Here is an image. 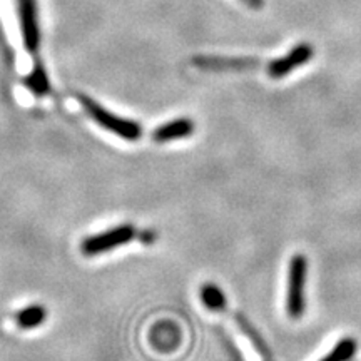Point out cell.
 <instances>
[{
	"label": "cell",
	"mask_w": 361,
	"mask_h": 361,
	"mask_svg": "<svg viewBox=\"0 0 361 361\" xmlns=\"http://www.w3.org/2000/svg\"><path fill=\"white\" fill-rule=\"evenodd\" d=\"M243 2H245L246 6L251 7V8H259V7H263V0H243Z\"/></svg>",
	"instance_id": "13"
},
{
	"label": "cell",
	"mask_w": 361,
	"mask_h": 361,
	"mask_svg": "<svg viewBox=\"0 0 361 361\" xmlns=\"http://www.w3.org/2000/svg\"><path fill=\"white\" fill-rule=\"evenodd\" d=\"M269 361H273V360H269Z\"/></svg>",
	"instance_id": "14"
},
{
	"label": "cell",
	"mask_w": 361,
	"mask_h": 361,
	"mask_svg": "<svg viewBox=\"0 0 361 361\" xmlns=\"http://www.w3.org/2000/svg\"><path fill=\"white\" fill-rule=\"evenodd\" d=\"M194 133V123L191 119H176L171 123L162 124L161 128H157L152 134V139L156 142H169V141H178V139L189 137Z\"/></svg>",
	"instance_id": "7"
},
{
	"label": "cell",
	"mask_w": 361,
	"mask_h": 361,
	"mask_svg": "<svg viewBox=\"0 0 361 361\" xmlns=\"http://www.w3.org/2000/svg\"><path fill=\"white\" fill-rule=\"evenodd\" d=\"M313 57V47L310 44H300L295 49H291L290 54L284 57H279L276 61L268 64V74L273 79H281L290 74L291 71L298 69L300 66L306 64Z\"/></svg>",
	"instance_id": "4"
},
{
	"label": "cell",
	"mask_w": 361,
	"mask_h": 361,
	"mask_svg": "<svg viewBox=\"0 0 361 361\" xmlns=\"http://www.w3.org/2000/svg\"><path fill=\"white\" fill-rule=\"evenodd\" d=\"M45 316H47V311H45L42 305L27 306V308L19 311V314H17V324L22 329L37 328L44 323Z\"/></svg>",
	"instance_id": "9"
},
{
	"label": "cell",
	"mask_w": 361,
	"mask_h": 361,
	"mask_svg": "<svg viewBox=\"0 0 361 361\" xmlns=\"http://www.w3.org/2000/svg\"><path fill=\"white\" fill-rule=\"evenodd\" d=\"M192 62L204 71H247L261 64L251 57H194Z\"/></svg>",
	"instance_id": "6"
},
{
	"label": "cell",
	"mask_w": 361,
	"mask_h": 361,
	"mask_svg": "<svg viewBox=\"0 0 361 361\" xmlns=\"http://www.w3.org/2000/svg\"><path fill=\"white\" fill-rule=\"evenodd\" d=\"M201 300L206 308L211 311H224L226 305H228L224 293L221 291L216 284H209V283L201 288Z\"/></svg>",
	"instance_id": "10"
},
{
	"label": "cell",
	"mask_w": 361,
	"mask_h": 361,
	"mask_svg": "<svg viewBox=\"0 0 361 361\" xmlns=\"http://www.w3.org/2000/svg\"><path fill=\"white\" fill-rule=\"evenodd\" d=\"M20 27L22 37H24L25 47L30 52H35L39 47V24L37 13H35V0H19Z\"/></svg>",
	"instance_id": "5"
},
{
	"label": "cell",
	"mask_w": 361,
	"mask_h": 361,
	"mask_svg": "<svg viewBox=\"0 0 361 361\" xmlns=\"http://www.w3.org/2000/svg\"><path fill=\"white\" fill-rule=\"evenodd\" d=\"M356 348H358V345H356L353 338H345V340L338 343L335 348L329 351V353L319 361H348L353 358V355L356 353Z\"/></svg>",
	"instance_id": "12"
},
{
	"label": "cell",
	"mask_w": 361,
	"mask_h": 361,
	"mask_svg": "<svg viewBox=\"0 0 361 361\" xmlns=\"http://www.w3.org/2000/svg\"><path fill=\"white\" fill-rule=\"evenodd\" d=\"M308 274V261L303 255H295L290 261V273H288V298L286 310L291 318H301L305 313V284Z\"/></svg>",
	"instance_id": "2"
},
{
	"label": "cell",
	"mask_w": 361,
	"mask_h": 361,
	"mask_svg": "<svg viewBox=\"0 0 361 361\" xmlns=\"http://www.w3.org/2000/svg\"><path fill=\"white\" fill-rule=\"evenodd\" d=\"M135 238V228L133 224H121L116 228L104 231L94 236L85 238L80 245V250L85 256H97L106 251H112L116 247L128 245Z\"/></svg>",
	"instance_id": "3"
},
{
	"label": "cell",
	"mask_w": 361,
	"mask_h": 361,
	"mask_svg": "<svg viewBox=\"0 0 361 361\" xmlns=\"http://www.w3.org/2000/svg\"><path fill=\"white\" fill-rule=\"evenodd\" d=\"M80 102H82L84 109L87 114L92 117L94 123H97L102 129L109 130V133L116 134L117 137L124 139V141H139L142 135L141 124L135 123V121L124 119V117L112 114L111 111L104 109L101 104H97L87 96H80Z\"/></svg>",
	"instance_id": "1"
},
{
	"label": "cell",
	"mask_w": 361,
	"mask_h": 361,
	"mask_svg": "<svg viewBox=\"0 0 361 361\" xmlns=\"http://www.w3.org/2000/svg\"><path fill=\"white\" fill-rule=\"evenodd\" d=\"M25 85L32 90L35 96H44V94L49 92L51 85H49L47 74H45L42 66L35 64L34 71L25 78Z\"/></svg>",
	"instance_id": "11"
},
{
	"label": "cell",
	"mask_w": 361,
	"mask_h": 361,
	"mask_svg": "<svg viewBox=\"0 0 361 361\" xmlns=\"http://www.w3.org/2000/svg\"><path fill=\"white\" fill-rule=\"evenodd\" d=\"M236 323L238 326L241 328V331L245 333L247 340L251 341V345L255 346V350L258 351V353L261 355V358H263V361H269L273 360V355H271V350H269V345L268 343L264 341V338L261 336V333L256 329L252 324L250 323V319L246 318L245 314H236Z\"/></svg>",
	"instance_id": "8"
}]
</instances>
